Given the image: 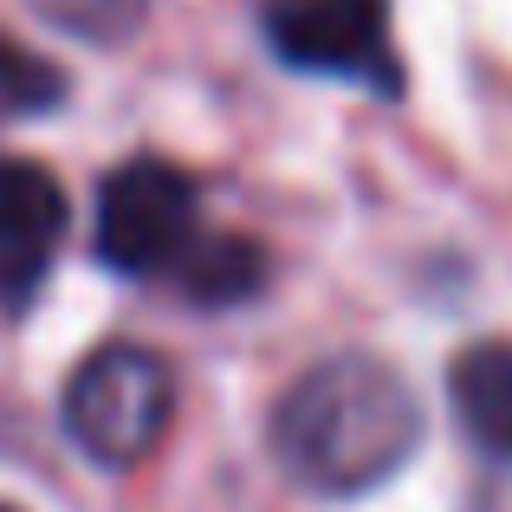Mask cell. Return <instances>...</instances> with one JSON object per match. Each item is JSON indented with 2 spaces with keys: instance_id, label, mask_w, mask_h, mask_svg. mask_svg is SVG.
Masks as SVG:
<instances>
[{
  "instance_id": "cell-1",
  "label": "cell",
  "mask_w": 512,
  "mask_h": 512,
  "mask_svg": "<svg viewBox=\"0 0 512 512\" xmlns=\"http://www.w3.org/2000/svg\"><path fill=\"white\" fill-rule=\"evenodd\" d=\"M273 461L318 500L376 493L422 454V402L376 350H344L305 370L273 409Z\"/></svg>"
},
{
  "instance_id": "cell-2",
  "label": "cell",
  "mask_w": 512,
  "mask_h": 512,
  "mask_svg": "<svg viewBox=\"0 0 512 512\" xmlns=\"http://www.w3.org/2000/svg\"><path fill=\"white\" fill-rule=\"evenodd\" d=\"M65 435L78 441V454L111 474L150 461L169 435L175 415V376L150 344H98L65 383Z\"/></svg>"
},
{
  "instance_id": "cell-3",
  "label": "cell",
  "mask_w": 512,
  "mask_h": 512,
  "mask_svg": "<svg viewBox=\"0 0 512 512\" xmlns=\"http://www.w3.org/2000/svg\"><path fill=\"white\" fill-rule=\"evenodd\" d=\"M98 260L124 279L175 273L182 253L195 247V182L163 156L117 163L98 182Z\"/></svg>"
},
{
  "instance_id": "cell-4",
  "label": "cell",
  "mask_w": 512,
  "mask_h": 512,
  "mask_svg": "<svg viewBox=\"0 0 512 512\" xmlns=\"http://www.w3.org/2000/svg\"><path fill=\"white\" fill-rule=\"evenodd\" d=\"M266 46L279 65L344 85H370L383 98L402 91V59L389 39V0H266Z\"/></svg>"
},
{
  "instance_id": "cell-5",
  "label": "cell",
  "mask_w": 512,
  "mask_h": 512,
  "mask_svg": "<svg viewBox=\"0 0 512 512\" xmlns=\"http://www.w3.org/2000/svg\"><path fill=\"white\" fill-rule=\"evenodd\" d=\"M65 234V188L26 156H0V286L26 292Z\"/></svg>"
},
{
  "instance_id": "cell-6",
  "label": "cell",
  "mask_w": 512,
  "mask_h": 512,
  "mask_svg": "<svg viewBox=\"0 0 512 512\" xmlns=\"http://www.w3.org/2000/svg\"><path fill=\"white\" fill-rule=\"evenodd\" d=\"M448 402L467 441L512 467V338H480L448 363Z\"/></svg>"
},
{
  "instance_id": "cell-7",
  "label": "cell",
  "mask_w": 512,
  "mask_h": 512,
  "mask_svg": "<svg viewBox=\"0 0 512 512\" xmlns=\"http://www.w3.org/2000/svg\"><path fill=\"white\" fill-rule=\"evenodd\" d=\"M266 273H273V260H266L260 240H247V234H195V247L182 253V266H175V286H182V299H195V305H240V299H253V292L266 286Z\"/></svg>"
},
{
  "instance_id": "cell-8",
  "label": "cell",
  "mask_w": 512,
  "mask_h": 512,
  "mask_svg": "<svg viewBox=\"0 0 512 512\" xmlns=\"http://www.w3.org/2000/svg\"><path fill=\"white\" fill-rule=\"evenodd\" d=\"M46 26L85 39V46H124L130 33L143 26L150 0H26Z\"/></svg>"
},
{
  "instance_id": "cell-9",
  "label": "cell",
  "mask_w": 512,
  "mask_h": 512,
  "mask_svg": "<svg viewBox=\"0 0 512 512\" xmlns=\"http://www.w3.org/2000/svg\"><path fill=\"white\" fill-rule=\"evenodd\" d=\"M65 98V72L0 39V117H46Z\"/></svg>"
},
{
  "instance_id": "cell-10",
  "label": "cell",
  "mask_w": 512,
  "mask_h": 512,
  "mask_svg": "<svg viewBox=\"0 0 512 512\" xmlns=\"http://www.w3.org/2000/svg\"><path fill=\"white\" fill-rule=\"evenodd\" d=\"M467 512H512V467H500L493 480H480L474 500H467Z\"/></svg>"
},
{
  "instance_id": "cell-11",
  "label": "cell",
  "mask_w": 512,
  "mask_h": 512,
  "mask_svg": "<svg viewBox=\"0 0 512 512\" xmlns=\"http://www.w3.org/2000/svg\"><path fill=\"white\" fill-rule=\"evenodd\" d=\"M0 512H20V506H0Z\"/></svg>"
}]
</instances>
